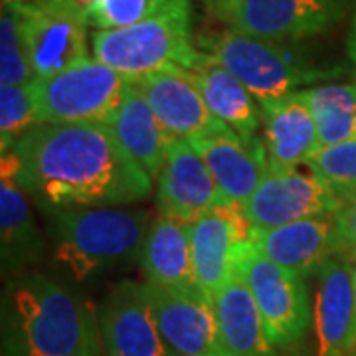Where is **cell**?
I'll return each instance as SVG.
<instances>
[{
    "mask_svg": "<svg viewBox=\"0 0 356 356\" xmlns=\"http://www.w3.org/2000/svg\"><path fill=\"white\" fill-rule=\"evenodd\" d=\"M24 192L50 214L145 200L153 180L105 123L36 125L10 151Z\"/></svg>",
    "mask_w": 356,
    "mask_h": 356,
    "instance_id": "obj_1",
    "label": "cell"
},
{
    "mask_svg": "<svg viewBox=\"0 0 356 356\" xmlns=\"http://www.w3.org/2000/svg\"><path fill=\"white\" fill-rule=\"evenodd\" d=\"M95 315L42 273H22L2 291V356H102Z\"/></svg>",
    "mask_w": 356,
    "mask_h": 356,
    "instance_id": "obj_2",
    "label": "cell"
},
{
    "mask_svg": "<svg viewBox=\"0 0 356 356\" xmlns=\"http://www.w3.org/2000/svg\"><path fill=\"white\" fill-rule=\"evenodd\" d=\"M149 214L127 206H79L51 214L54 259L77 281L140 252Z\"/></svg>",
    "mask_w": 356,
    "mask_h": 356,
    "instance_id": "obj_3",
    "label": "cell"
},
{
    "mask_svg": "<svg viewBox=\"0 0 356 356\" xmlns=\"http://www.w3.org/2000/svg\"><path fill=\"white\" fill-rule=\"evenodd\" d=\"M93 58L127 79L153 74L168 65L191 70L200 50L192 40L188 0H168L165 8L139 24L97 30L91 36Z\"/></svg>",
    "mask_w": 356,
    "mask_h": 356,
    "instance_id": "obj_4",
    "label": "cell"
},
{
    "mask_svg": "<svg viewBox=\"0 0 356 356\" xmlns=\"http://www.w3.org/2000/svg\"><path fill=\"white\" fill-rule=\"evenodd\" d=\"M198 50L214 58L242 81L257 103L280 99L303 88H313L337 74L307 64L280 42L254 38L236 30H224L198 38Z\"/></svg>",
    "mask_w": 356,
    "mask_h": 356,
    "instance_id": "obj_5",
    "label": "cell"
},
{
    "mask_svg": "<svg viewBox=\"0 0 356 356\" xmlns=\"http://www.w3.org/2000/svg\"><path fill=\"white\" fill-rule=\"evenodd\" d=\"M129 79L88 58L48 79H34L38 125L107 123L123 102Z\"/></svg>",
    "mask_w": 356,
    "mask_h": 356,
    "instance_id": "obj_6",
    "label": "cell"
},
{
    "mask_svg": "<svg viewBox=\"0 0 356 356\" xmlns=\"http://www.w3.org/2000/svg\"><path fill=\"white\" fill-rule=\"evenodd\" d=\"M238 269L254 295L269 344L283 348L301 341L311 321L305 277L273 264L250 242L240 252Z\"/></svg>",
    "mask_w": 356,
    "mask_h": 356,
    "instance_id": "obj_7",
    "label": "cell"
},
{
    "mask_svg": "<svg viewBox=\"0 0 356 356\" xmlns=\"http://www.w3.org/2000/svg\"><path fill=\"white\" fill-rule=\"evenodd\" d=\"M18 8L36 79H48L88 60L86 14L65 0H32Z\"/></svg>",
    "mask_w": 356,
    "mask_h": 356,
    "instance_id": "obj_8",
    "label": "cell"
},
{
    "mask_svg": "<svg viewBox=\"0 0 356 356\" xmlns=\"http://www.w3.org/2000/svg\"><path fill=\"white\" fill-rule=\"evenodd\" d=\"M343 206V198L317 175L285 168L269 170L242 208L252 228L269 229L307 218L332 216Z\"/></svg>",
    "mask_w": 356,
    "mask_h": 356,
    "instance_id": "obj_9",
    "label": "cell"
},
{
    "mask_svg": "<svg viewBox=\"0 0 356 356\" xmlns=\"http://www.w3.org/2000/svg\"><path fill=\"white\" fill-rule=\"evenodd\" d=\"M344 10V0H236L218 18L248 36L287 42L321 34Z\"/></svg>",
    "mask_w": 356,
    "mask_h": 356,
    "instance_id": "obj_10",
    "label": "cell"
},
{
    "mask_svg": "<svg viewBox=\"0 0 356 356\" xmlns=\"http://www.w3.org/2000/svg\"><path fill=\"white\" fill-rule=\"evenodd\" d=\"M147 289L156 327L170 355L228 356L220 339L214 301L206 293L153 283H147Z\"/></svg>",
    "mask_w": 356,
    "mask_h": 356,
    "instance_id": "obj_11",
    "label": "cell"
},
{
    "mask_svg": "<svg viewBox=\"0 0 356 356\" xmlns=\"http://www.w3.org/2000/svg\"><path fill=\"white\" fill-rule=\"evenodd\" d=\"M252 224L240 204H220L191 224L196 283L214 299L238 267V257L252 238Z\"/></svg>",
    "mask_w": 356,
    "mask_h": 356,
    "instance_id": "obj_12",
    "label": "cell"
},
{
    "mask_svg": "<svg viewBox=\"0 0 356 356\" xmlns=\"http://www.w3.org/2000/svg\"><path fill=\"white\" fill-rule=\"evenodd\" d=\"M105 356H172L159 332L147 283L121 281L99 311Z\"/></svg>",
    "mask_w": 356,
    "mask_h": 356,
    "instance_id": "obj_13",
    "label": "cell"
},
{
    "mask_svg": "<svg viewBox=\"0 0 356 356\" xmlns=\"http://www.w3.org/2000/svg\"><path fill=\"white\" fill-rule=\"evenodd\" d=\"M220 204H228L202 156L186 139H172L156 178L159 214L194 222Z\"/></svg>",
    "mask_w": 356,
    "mask_h": 356,
    "instance_id": "obj_14",
    "label": "cell"
},
{
    "mask_svg": "<svg viewBox=\"0 0 356 356\" xmlns=\"http://www.w3.org/2000/svg\"><path fill=\"white\" fill-rule=\"evenodd\" d=\"M135 81L172 137L192 140L229 131L228 125L208 109L200 91L182 74L180 65H168Z\"/></svg>",
    "mask_w": 356,
    "mask_h": 356,
    "instance_id": "obj_15",
    "label": "cell"
},
{
    "mask_svg": "<svg viewBox=\"0 0 356 356\" xmlns=\"http://www.w3.org/2000/svg\"><path fill=\"white\" fill-rule=\"evenodd\" d=\"M188 143L202 156L228 202L243 206L269 172L266 143L257 137L245 139L229 129Z\"/></svg>",
    "mask_w": 356,
    "mask_h": 356,
    "instance_id": "obj_16",
    "label": "cell"
},
{
    "mask_svg": "<svg viewBox=\"0 0 356 356\" xmlns=\"http://www.w3.org/2000/svg\"><path fill=\"white\" fill-rule=\"evenodd\" d=\"M317 273L318 289L313 315L317 355H350L356 327L355 266L341 255H331Z\"/></svg>",
    "mask_w": 356,
    "mask_h": 356,
    "instance_id": "obj_17",
    "label": "cell"
},
{
    "mask_svg": "<svg viewBox=\"0 0 356 356\" xmlns=\"http://www.w3.org/2000/svg\"><path fill=\"white\" fill-rule=\"evenodd\" d=\"M250 243L267 259L283 269L307 277L334 255L337 248V214L307 218L285 226L254 229Z\"/></svg>",
    "mask_w": 356,
    "mask_h": 356,
    "instance_id": "obj_18",
    "label": "cell"
},
{
    "mask_svg": "<svg viewBox=\"0 0 356 356\" xmlns=\"http://www.w3.org/2000/svg\"><path fill=\"white\" fill-rule=\"evenodd\" d=\"M269 170L305 165L321 149L317 123L303 91L259 103Z\"/></svg>",
    "mask_w": 356,
    "mask_h": 356,
    "instance_id": "obj_19",
    "label": "cell"
},
{
    "mask_svg": "<svg viewBox=\"0 0 356 356\" xmlns=\"http://www.w3.org/2000/svg\"><path fill=\"white\" fill-rule=\"evenodd\" d=\"M105 125L113 131L131 161L154 182L166 163L168 145L177 137L163 127L135 79H129L123 102Z\"/></svg>",
    "mask_w": 356,
    "mask_h": 356,
    "instance_id": "obj_20",
    "label": "cell"
},
{
    "mask_svg": "<svg viewBox=\"0 0 356 356\" xmlns=\"http://www.w3.org/2000/svg\"><path fill=\"white\" fill-rule=\"evenodd\" d=\"M191 224L168 214H159L151 222L139 252L147 283L170 289H200L192 261Z\"/></svg>",
    "mask_w": 356,
    "mask_h": 356,
    "instance_id": "obj_21",
    "label": "cell"
},
{
    "mask_svg": "<svg viewBox=\"0 0 356 356\" xmlns=\"http://www.w3.org/2000/svg\"><path fill=\"white\" fill-rule=\"evenodd\" d=\"M200 91L208 109L232 131L245 139L257 137L261 125V107L236 76L218 64L214 58L200 51L198 62L191 70L180 67Z\"/></svg>",
    "mask_w": 356,
    "mask_h": 356,
    "instance_id": "obj_22",
    "label": "cell"
},
{
    "mask_svg": "<svg viewBox=\"0 0 356 356\" xmlns=\"http://www.w3.org/2000/svg\"><path fill=\"white\" fill-rule=\"evenodd\" d=\"M44 250L24 188L16 178L13 153L2 154L0 175V252L4 271H16L38 259Z\"/></svg>",
    "mask_w": 356,
    "mask_h": 356,
    "instance_id": "obj_23",
    "label": "cell"
},
{
    "mask_svg": "<svg viewBox=\"0 0 356 356\" xmlns=\"http://www.w3.org/2000/svg\"><path fill=\"white\" fill-rule=\"evenodd\" d=\"M212 301L226 355L273 356L259 309L238 267Z\"/></svg>",
    "mask_w": 356,
    "mask_h": 356,
    "instance_id": "obj_24",
    "label": "cell"
},
{
    "mask_svg": "<svg viewBox=\"0 0 356 356\" xmlns=\"http://www.w3.org/2000/svg\"><path fill=\"white\" fill-rule=\"evenodd\" d=\"M303 93L317 123L321 147L356 140V83H321Z\"/></svg>",
    "mask_w": 356,
    "mask_h": 356,
    "instance_id": "obj_25",
    "label": "cell"
},
{
    "mask_svg": "<svg viewBox=\"0 0 356 356\" xmlns=\"http://www.w3.org/2000/svg\"><path fill=\"white\" fill-rule=\"evenodd\" d=\"M34 70L26 46L18 4H2L0 13V86H28Z\"/></svg>",
    "mask_w": 356,
    "mask_h": 356,
    "instance_id": "obj_26",
    "label": "cell"
},
{
    "mask_svg": "<svg viewBox=\"0 0 356 356\" xmlns=\"http://www.w3.org/2000/svg\"><path fill=\"white\" fill-rule=\"evenodd\" d=\"M38 125L34 86H0V149L8 154L14 145Z\"/></svg>",
    "mask_w": 356,
    "mask_h": 356,
    "instance_id": "obj_27",
    "label": "cell"
},
{
    "mask_svg": "<svg viewBox=\"0 0 356 356\" xmlns=\"http://www.w3.org/2000/svg\"><path fill=\"white\" fill-rule=\"evenodd\" d=\"M346 204L356 194V140L321 147L305 163Z\"/></svg>",
    "mask_w": 356,
    "mask_h": 356,
    "instance_id": "obj_28",
    "label": "cell"
},
{
    "mask_svg": "<svg viewBox=\"0 0 356 356\" xmlns=\"http://www.w3.org/2000/svg\"><path fill=\"white\" fill-rule=\"evenodd\" d=\"M168 0H99L89 13V26L97 30H115L139 24L165 8Z\"/></svg>",
    "mask_w": 356,
    "mask_h": 356,
    "instance_id": "obj_29",
    "label": "cell"
},
{
    "mask_svg": "<svg viewBox=\"0 0 356 356\" xmlns=\"http://www.w3.org/2000/svg\"><path fill=\"white\" fill-rule=\"evenodd\" d=\"M334 255L356 264V194L337 214V248Z\"/></svg>",
    "mask_w": 356,
    "mask_h": 356,
    "instance_id": "obj_30",
    "label": "cell"
},
{
    "mask_svg": "<svg viewBox=\"0 0 356 356\" xmlns=\"http://www.w3.org/2000/svg\"><path fill=\"white\" fill-rule=\"evenodd\" d=\"M67 4H72L74 8H77L79 13H83L89 18V13L95 8V4L99 2V0H65Z\"/></svg>",
    "mask_w": 356,
    "mask_h": 356,
    "instance_id": "obj_31",
    "label": "cell"
},
{
    "mask_svg": "<svg viewBox=\"0 0 356 356\" xmlns=\"http://www.w3.org/2000/svg\"><path fill=\"white\" fill-rule=\"evenodd\" d=\"M202 2L206 4V6H208V8H210V10H212V13L218 16V14L224 13L226 8H229V6H232V4H234L236 0H202Z\"/></svg>",
    "mask_w": 356,
    "mask_h": 356,
    "instance_id": "obj_32",
    "label": "cell"
},
{
    "mask_svg": "<svg viewBox=\"0 0 356 356\" xmlns=\"http://www.w3.org/2000/svg\"><path fill=\"white\" fill-rule=\"evenodd\" d=\"M348 56H350V60L356 64V16H355V22H353L350 36H348Z\"/></svg>",
    "mask_w": 356,
    "mask_h": 356,
    "instance_id": "obj_33",
    "label": "cell"
},
{
    "mask_svg": "<svg viewBox=\"0 0 356 356\" xmlns=\"http://www.w3.org/2000/svg\"><path fill=\"white\" fill-rule=\"evenodd\" d=\"M26 2H32V0H2V4H26Z\"/></svg>",
    "mask_w": 356,
    "mask_h": 356,
    "instance_id": "obj_34",
    "label": "cell"
},
{
    "mask_svg": "<svg viewBox=\"0 0 356 356\" xmlns=\"http://www.w3.org/2000/svg\"><path fill=\"white\" fill-rule=\"evenodd\" d=\"M353 266H355V287H356V264H353ZM356 350V327H355V339H353V353H355ZM353 353H350V355H353Z\"/></svg>",
    "mask_w": 356,
    "mask_h": 356,
    "instance_id": "obj_35",
    "label": "cell"
},
{
    "mask_svg": "<svg viewBox=\"0 0 356 356\" xmlns=\"http://www.w3.org/2000/svg\"><path fill=\"white\" fill-rule=\"evenodd\" d=\"M355 353H356V350H355Z\"/></svg>",
    "mask_w": 356,
    "mask_h": 356,
    "instance_id": "obj_36",
    "label": "cell"
}]
</instances>
